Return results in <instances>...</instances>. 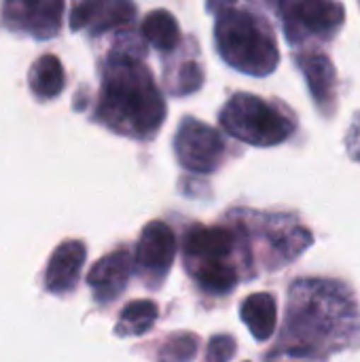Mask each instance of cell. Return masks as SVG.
Listing matches in <instances>:
<instances>
[{"mask_svg":"<svg viewBox=\"0 0 360 362\" xmlns=\"http://www.w3.org/2000/svg\"><path fill=\"white\" fill-rule=\"evenodd\" d=\"M197 354V335L174 333L159 350V362H191Z\"/></svg>","mask_w":360,"mask_h":362,"instance_id":"20","label":"cell"},{"mask_svg":"<svg viewBox=\"0 0 360 362\" xmlns=\"http://www.w3.org/2000/svg\"><path fill=\"white\" fill-rule=\"evenodd\" d=\"M132 272H134V259L125 248L112 250L104 255L100 261H95L87 274V286L91 288L95 303L108 305L117 301L127 288Z\"/></svg>","mask_w":360,"mask_h":362,"instance_id":"13","label":"cell"},{"mask_svg":"<svg viewBox=\"0 0 360 362\" xmlns=\"http://www.w3.org/2000/svg\"><path fill=\"white\" fill-rule=\"evenodd\" d=\"M168 115L166 100L144 64V45L123 38L100 62L93 121L134 140H151Z\"/></svg>","mask_w":360,"mask_h":362,"instance_id":"2","label":"cell"},{"mask_svg":"<svg viewBox=\"0 0 360 362\" xmlns=\"http://www.w3.org/2000/svg\"><path fill=\"white\" fill-rule=\"evenodd\" d=\"M176 257V235L163 221H151L144 225L134 255V265L140 280L151 288L159 291L168 278V272Z\"/></svg>","mask_w":360,"mask_h":362,"instance_id":"9","label":"cell"},{"mask_svg":"<svg viewBox=\"0 0 360 362\" xmlns=\"http://www.w3.org/2000/svg\"><path fill=\"white\" fill-rule=\"evenodd\" d=\"M238 352V344L231 335H214L208 341L204 362H229Z\"/></svg>","mask_w":360,"mask_h":362,"instance_id":"21","label":"cell"},{"mask_svg":"<svg viewBox=\"0 0 360 362\" xmlns=\"http://www.w3.org/2000/svg\"><path fill=\"white\" fill-rule=\"evenodd\" d=\"M66 4L62 0H38V2H19L8 0L0 6L2 25L28 34L36 40H47L59 34L62 17Z\"/></svg>","mask_w":360,"mask_h":362,"instance_id":"10","label":"cell"},{"mask_svg":"<svg viewBox=\"0 0 360 362\" xmlns=\"http://www.w3.org/2000/svg\"><path fill=\"white\" fill-rule=\"evenodd\" d=\"M346 148L350 153V157L354 161H360V112L354 117L350 129H348V136H346Z\"/></svg>","mask_w":360,"mask_h":362,"instance_id":"22","label":"cell"},{"mask_svg":"<svg viewBox=\"0 0 360 362\" xmlns=\"http://www.w3.org/2000/svg\"><path fill=\"white\" fill-rule=\"evenodd\" d=\"M214 42L225 64L244 74L267 76L280 64V51L269 21L250 6L219 4Z\"/></svg>","mask_w":360,"mask_h":362,"instance_id":"4","label":"cell"},{"mask_svg":"<svg viewBox=\"0 0 360 362\" xmlns=\"http://www.w3.org/2000/svg\"><path fill=\"white\" fill-rule=\"evenodd\" d=\"M240 318L257 341L272 339L278 325V303L269 293H255L240 305Z\"/></svg>","mask_w":360,"mask_h":362,"instance_id":"16","label":"cell"},{"mask_svg":"<svg viewBox=\"0 0 360 362\" xmlns=\"http://www.w3.org/2000/svg\"><path fill=\"white\" fill-rule=\"evenodd\" d=\"M166 85L174 95H189L204 85V70L195 59H185L172 68V74H166Z\"/></svg>","mask_w":360,"mask_h":362,"instance_id":"19","label":"cell"},{"mask_svg":"<svg viewBox=\"0 0 360 362\" xmlns=\"http://www.w3.org/2000/svg\"><path fill=\"white\" fill-rule=\"evenodd\" d=\"M182 263L208 295H229L252 272L250 238L240 221L229 225H191L182 242Z\"/></svg>","mask_w":360,"mask_h":362,"instance_id":"3","label":"cell"},{"mask_svg":"<svg viewBox=\"0 0 360 362\" xmlns=\"http://www.w3.org/2000/svg\"><path fill=\"white\" fill-rule=\"evenodd\" d=\"M227 144L223 134L212 125L193 117H185L174 136V153L178 163L195 174H212L225 159Z\"/></svg>","mask_w":360,"mask_h":362,"instance_id":"8","label":"cell"},{"mask_svg":"<svg viewBox=\"0 0 360 362\" xmlns=\"http://www.w3.org/2000/svg\"><path fill=\"white\" fill-rule=\"evenodd\" d=\"M140 32L161 53H172L182 40L178 19L166 8L151 11L140 23Z\"/></svg>","mask_w":360,"mask_h":362,"instance_id":"17","label":"cell"},{"mask_svg":"<svg viewBox=\"0 0 360 362\" xmlns=\"http://www.w3.org/2000/svg\"><path fill=\"white\" fill-rule=\"evenodd\" d=\"M136 13V4L127 0L74 2L70 8V28L74 32H87L89 36H102L106 32L127 28Z\"/></svg>","mask_w":360,"mask_h":362,"instance_id":"11","label":"cell"},{"mask_svg":"<svg viewBox=\"0 0 360 362\" xmlns=\"http://www.w3.org/2000/svg\"><path fill=\"white\" fill-rule=\"evenodd\" d=\"M221 127L252 146H276L286 142L297 121L291 110L278 102H267L255 93H233L219 115Z\"/></svg>","mask_w":360,"mask_h":362,"instance_id":"5","label":"cell"},{"mask_svg":"<svg viewBox=\"0 0 360 362\" xmlns=\"http://www.w3.org/2000/svg\"><path fill=\"white\" fill-rule=\"evenodd\" d=\"M295 62L308 83L310 95L320 115L333 117L337 106V72L331 57L318 49H308L299 51L295 55Z\"/></svg>","mask_w":360,"mask_h":362,"instance_id":"12","label":"cell"},{"mask_svg":"<svg viewBox=\"0 0 360 362\" xmlns=\"http://www.w3.org/2000/svg\"><path fill=\"white\" fill-rule=\"evenodd\" d=\"M157 316H159L157 303H153L149 299L129 301L119 314L115 335L117 337H140L153 329Z\"/></svg>","mask_w":360,"mask_h":362,"instance_id":"18","label":"cell"},{"mask_svg":"<svg viewBox=\"0 0 360 362\" xmlns=\"http://www.w3.org/2000/svg\"><path fill=\"white\" fill-rule=\"evenodd\" d=\"M356 337L359 308L348 288L333 280L303 278L291 286L280 341L267 362H325Z\"/></svg>","mask_w":360,"mask_h":362,"instance_id":"1","label":"cell"},{"mask_svg":"<svg viewBox=\"0 0 360 362\" xmlns=\"http://www.w3.org/2000/svg\"><path fill=\"white\" fill-rule=\"evenodd\" d=\"M85 259H87V246L83 240H66L57 244L45 267V276H42L45 291L57 297L70 295L81 280Z\"/></svg>","mask_w":360,"mask_h":362,"instance_id":"14","label":"cell"},{"mask_svg":"<svg viewBox=\"0 0 360 362\" xmlns=\"http://www.w3.org/2000/svg\"><path fill=\"white\" fill-rule=\"evenodd\" d=\"M274 8L280 15L286 40L291 45L331 40L346 19L344 4L329 0H286L276 2Z\"/></svg>","mask_w":360,"mask_h":362,"instance_id":"6","label":"cell"},{"mask_svg":"<svg viewBox=\"0 0 360 362\" xmlns=\"http://www.w3.org/2000/svg\"><path fill=\"white\" fill-rule=\"evenodd\" d=\"M240 216L248 225L259 229V235L269 244V257H267L269 269H278L295 261L314 242L312 231L289 214H261V212L240 210Z\"/></svg>","mask_w":360,"mask_h":362,"instance_id":"7","label":"cell"},{"mask_svg":"<svg viewBox=\"0 0 360 362\" xmlns=\"http://www.w3.org/2000/svg\"><path fill=\"white\" fill-rule=\"evenodd\" d=\"M28 87L40 102L57 98L66 89V70L59 57L53 53H42L36 57L28 70Z\"/></svg>","mask_w":360,"mask_h":362,"instance_id":"15","label":"cell"}]
</instances>
